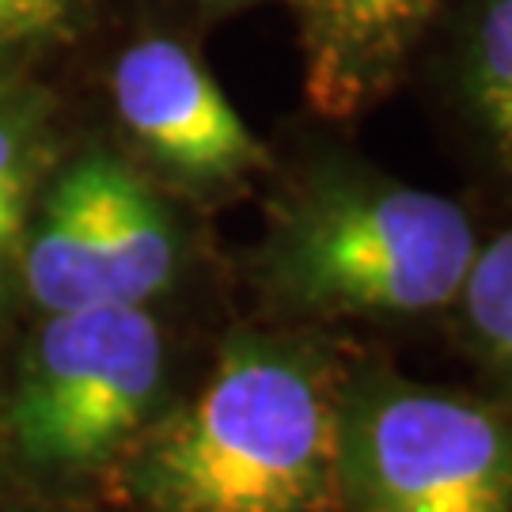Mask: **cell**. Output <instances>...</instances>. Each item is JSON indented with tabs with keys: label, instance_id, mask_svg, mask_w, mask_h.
Returning <instances> with one entry per match:
<instances>
[{
	"label": "cell",
	"instance_id": "obj_4",
	"mask_svg": "<svg viewBox=\"0 0 512 512\" xmlns=\"http://www.w3.org/2000/svg\"><path fill=\"white\" fill-rule=\"evenodd\" d=\"M202 217L114 148L61 156L19 247V319L122 304L224 327L198 311L205 289L232 293Z\"/></svg>",
	"mask_w": 512,
	"mask_h": 512
},
{
	"label": "cell",
	"instance_id": "obj_1",
	"mask_svg": "<svg viewBox=\"0 0 512 512\" xmlns=\"http://www.w3.org/2000/svg\"><path fill=\"white\" fill-rule=\"evenodd\" d=\"M262 228L228 262L236 315L365 338L440 330L482 239V213L349 148H308L262 179Z\"/></svg>",
	"mask_w": 512,
	"mask_h": 512
},
{
	"label": "cell",
	"instance_id": "obj_12",
	"mask_svg": "<svg viewBox=\"0 0 512 512\" xmlns=\"http://www.w3.org/2000/svg\"><path fill=\"white\" fill-rule=\"evenodd\" d=\"M0 512H114L95 505H42V501H0Z\"/></svg>",
	"mask_w": 512,
	"mask_h": 512
},
{
	"label": "cell",
	"instance_id": "obj_6",
	"mask_svg": "<svg viewBox=\"0 0 512 512\" xmlns=\"http://www.w3.org/2000/svg\"><path fill=\"white\" fill-rule=\"evenodd\" d=\"M110 107L126 137L122 156L205 217L247 198L274 167V152L179 38L129 42L110 65Z\"/></svg>",
	"mask_w": 512,
	"mask_h": 512
},
{
	"label": "cell",
	"instance_id": "obj_3",
	"mask_svg": "<svg viewBox=\"0 0 512 512\" xmlns=\"http://www.w3.org/2000/svg\"><path fill=\"white\" fill-rule=\"evenodd\" d=\"M217 330L122 304L23 315L0 342V501L110 509Z\"/></svg>",
	"mask_w": 512,
	"mask_h": 512
},
{
	"label": "cell",
	"instance_id": "obj_8",
	"mask_svg": "<svg viewBox=\"0 0 512 512\" xmlns=\"http://www.w3.org/2000/svg\"><path fill=\"white\" fill-rule=\"evenodd\" d=\"M444 0H296L304 99L323 122L380 107L418 65Z\"/></svg>",
	"mask_w": 512,
	"mask_h": 512
},
{
	"label": "cell",
	"instance_id": "obj_11",
	"mask_svg": "<svg viewBox=\"0 0 512 512\" xmlns=\"http://www.w3.org/2000/svg\"><path fill=\"white\" fill-rule=\"evenodd\" d=\"M80 27L76 0H0V57L69 42Z\"/></svg>",
	"mask_w": 512,
	"mask_h": 512
},
{
	"label": "cell",
	"instance_id": "obj_2",
	"mask_svg": "<svg viewBox=\"0 0 512 512\" xmlns=\"http://www.w3.org/2000/svg\"><path fill=\"white\" fill-rule=\"evenodd\" d=\"M365 338L232 315L141 440L114 512H338V403Z\"/></svg>",
	"mask_w": 512,
	"mask_h": 512
},
{
	"label": "cell",
	"instance_id": "obj_9",
	"mask_svg": "<svg viewBox=\"0 0 512 512\" xmlns=\"http://www.w3.org/2000/svg\"><path fill=\"white\" fill-rule=\"evenodd\" d=\"M471 387L512 406V213L482 224V239L452 308L440 323Z\"/></svg>",
	"mask_w": 512,
	"mask_h": 512
},
{
	"label": "cell",
	"instance_id": "obj_13",
	"mask_svg": "<svg viewBox=\"0 0 512 512\" xmlns=\"http://www.w3.org/2000/svg\"><path fill=\"white\" fill-rule=\"evenodd\" d=\"M205 8H239V4H258V0H202ZM289 4H296V0H289Z\"/></svg>",
	"mask_w": 512,
	"mask_h": 512
},
{
	"label": "cell",
	"instance_id": "obj_5",
	"mask_svg": "<svg viewBox=\"0 0 512 512\" xmlns=\"http://www.w3.org/2000/svg\"><path fill=\"white\" fill-rule=\"evenodd\" d=\"M338 512H512V406L353 349L338 403Z\"/></svg>",
	"mask_w": 512,
	"mask_h": 512
},
{
	"label": "cell",
	"instance_id": "obj_7",
	"mask_svg": "<svg viewBox=\"0 0 512 512\" xmlns=\"http://www.w3.org/2000/svg\"><path fill=\"white\" fill-rule=\"evenodd\" d=\"M418 61L475 209L512 213V0H444Z\"/></svg>",
	"mask_w": 512,
	"mask_h": 512
},
{
	"label": "cell",
	"instance_id": "obj_10",
	"mask_svg": "<svg viewBox=\"0 0 512 512\" xmlns=\"http://www.w3.org/2000/svg\"><path fill=\"white\" fill-rule=\"evenodd\" d=\"M35 88L0 80V342L19 323V247L42 183L57 160L54 114Z\"/></svg>",
	"mask_w": 512,
	"mask_h": 512
}]
</instances>
